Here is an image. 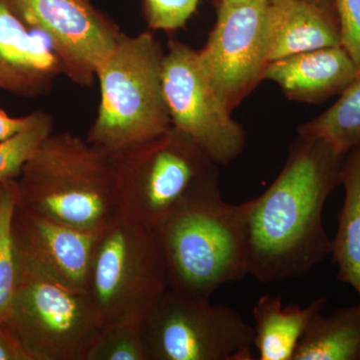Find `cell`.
I'll list each match as a JSON object with an SVG mask.
<instances>
[{"mask_svg":"<svg viewBox=\"0 0 360 360\" xmlns=\"http://www.w3.org/2000/svg\"><path fill=\"white\" fill-rule=\"evenodd\" d=\"M246 202H225L219 174L191 189L158 226L170 290L210 298L248 276Z\"/></svg>","mask_w":360,"mask_h":360,"instance_id":"2","label":"cell"},{"mask_svg":"<svg viewBox=\"0 0 360 360\" xmlns=\"http://www.w3.org/2000/svg\"><path fill=\"white\" fill-rule=\"evenodd\" d=\"M168 288L156 229L118 212L99 232L85 288L103 324L146 316Z\"/></svg>","mask_w":360,"mask_h":360,"instance_id":"6","label":"cell"},{"mask_svg":"<svg viewBox=\"0 0 360 360\" xmlns=\"http://www.w3.org/2000/svg\"><path fill=\"white\" fill-rule=\"evenodd\" d=\"M359 77V68L340 45L272 61L264 80L278 85L291 101L316 104L340 96Z\"/></svg>","mask_w":360,"mask_h":360,"instance_id":"14","label":"cell"},{"mask_svg":"<svg viewBox=\"0 0 360 360\" xmlns=\"http://www.w3.org/2000/svg\"><path fill=\"white\" fill-rule=\"evenodd\" d=\"M52 127L51 116L37 110L34 120L25 129L0 141V181L20 176L26 161L51 134Z\"/></svg>","mask_w":360,"mask_h":360,"instance_id":"22","label":"cell"},{"mask_svg":"<svg viewBox=\"0 0 360 360\" xmlns=\"http://www.w3.org/2000/svg\"><path fill=\"white\" fill-rule=\"evenodd\" d=\"M340 186L345 188V200L331 239V255L338 265V281L360 296V144L345 155Z\"/></svg>","mask_w":360,"mask_h":360,"instance_id":"17","label":"cell"},{"mask_svg":"<svg viewBox=\"0 0 360 360\" xmlns=\"http://www.w3.org/2000/svg\"><path fill=\"white\" fill-rule=\"evenodd\" d=\"M0 326L28 360H86L103 322L86 291L18 262L13 295Z\"/></svg>","mask_w":360,"mask_h":360,"instance_id":"5","label":"cell"},{"mask_svg":"<svg viewBox=\"0 0 360 360\" xmlns=\"http://www.w3.org/2000/svg\"><path fill=\"white\" fill-rule=\"evenodd\" d=\"M63 65L51 45L32 34L0 0V89L15 96L49 94Z\"/></svg>","mask_w":360,"mask_h":360,"instance_id":"13","label":"cell"},{"mask_svg":"<svg viewBox=\"0 0 360 360\" xmlns=\"http://www.w3.org/2000/svg\"><path fill=\"white\" fill-rule=\"evenodd\" d=\"M200 0H142V13L153 30L172 32L184 27Z\"/></svg>","mask_w":360,"mask_h":360,"instance_id":"23","label":"cell"},{"mask_svg":"<svg viewBox=\"0 0 360 360\" xmlns=\"http://www.w3.org/2000/svg\"><path fill=\"white\" fill-rule=\"evenodd\" d=\"M148 360H251L253 328L236 310L168 288L142 321Z\"/></svg>","mask_w":360,"mask_h":360,"instance_id":"8","label":"cell"},{"mask_svg":"<svg viewBox=\"0 0 360 360\" xmlns=\"http://www.w3.org/2000/svg\"><path fill=\"white\" fill-rule=\"evenodd\" d=\"M30 30L42 33L63 75L90 86L123 32L90 0H1Z\"/></svg>","mask_w":360,"mask_h":360,"instance_id":"11","label":"cell"},{"mask_svg":"<svg viewBox=\"0 0 360 360\" xmlns=\"http://www.w3.org/2000/svg\"><path fill=\"white\" fill-rule=\"evenodd\" d=\"M165 53L150 32L122 33L97 71L101 103L86 136L90 144L113 155L172 127L161 77Z\"/></svg>","mask_w":360,"mask_h":360,"instance_id":"4","label":"cell"},{"mask_svg":"<svg viewBox=\"0 0 360 360\" xmlns=\"http://www.w3.org/2000/svg\"><path fill=\"white\" fill-rule=\"evenodd\" d=\"M269 0L217 2V18L201 68L227 110L233 111L264 80L269 63Z\"/></svg>","mask_w":360,"mask_h":360,"instance_id":"10","label":"cell"},{"mask_svg":"<svg viewBox=\"0 0 360 360\" xmlns=\"http://www.w3.org/2000/svg\"><path fill=\"white\" fill-rule=\"evenodd\" d=\"M20 177L18 203L60 224L101 231L118 213L112 158L70 131L51 132Z\"/></svg>","mask_w":360,"mask_h":360,"instance_id":"3","label":"cell"},{"mask_svg":"<svg viewBox=\"0 0 360 360\" xmlns=\"http://www.w3.org/2000/svg\"><path fill=\"white\" fill-rule=\"evenodd\" d=\"M34 116L35 111L23 117L14 118L0 110V141H6L21 130L25 129L33 122Z\"/></svg>","mask_w":360,"mask_h":360,"instance_id":"25","label":"cell"},{"mask_svg":"<svg viewBox=\"0 0 360 360\" xmlns=\"http://www.w3.org/2000/svg\"><path fill=\"white\" fill-rule=\"evenodd\" d=\"M298 134L319 137L343 155L360 144V77L328 110L298 127Z\"/></svg>","mask_w":360,"mask_h":360,"instance_id":"19","label":"cell"},{"mask_svg":"<svg viewBox=\"0 0 360 360\" xmlns=\"http://www.w3.org/2000/svg\"><path fill=\"white\" fill-rule=\"evenodd\" d=\"M345 155L319 137L298 134L281 174L246 201L248 274L274 283L309 274L331 255L323 225L326 200L340 186Z\"/></svg>","mask_w":360,"mask_h":360,"instance_id":"1","label":"cell"},{"mask_svg":"<svg viewBox=\"0 0 360 360\" xmlns=\"http://www.w3.org/2000/svg\"><path fill=\"white\" fill-rule=\"evenodd\" d=\"M310 4H316V6L324 7V8L330 9L336 11L335 0H305Z\"/></svg>","mask_w":360,"mask_h":360,"instance_id":"27","label":"cell"},{"mask_svg":"<svg viewBox=\"0 0 360 360\" xmlns=\"http://www.w3.org/2000/svg\"><path fill=\"white\" fill-rule=\"evenodd\" d=\"M99 232L68 226L20 203L11 224L18 262L84 291Z\"/></svg>","mask_w":360,"mask_h":360,"instance_id":"12","label":"cell"},{"mask_svg":"<svg viewBox=\"0 0 360 360\" xmlns=\"http://www.w3.org/2000/svg\"><path fill=\"white\" fill-rule=\"evenodd\" d=\"M110 155L118 212L153 227L191 189L219 174V165L174 127L155 139Z\"/></svg>","mask_w":360,"mask_h":360,"instance_id":"7","label":"cell"},{"mask_svg":"<svg viewBox=\"0 0 360 360\" xmlns=\"http://www.w3.org/2000/svg\"><path fill=\"white\" fill-rule=\"evenodd\" d=\"M246 1V0H217V2H226V4H234V2Z\"/></svg>","mask_w":360,"mask_h":360,"instance_id":"28","label":"cell"},{"mask_svg":"<svg viewBox=\"0 0 360 360\" xmlns=\"http://www.w3.org/2000/svg\"><path fill=\"white\" fill-rule=\"evenodd\" d=\"M0 360H28L22 349L0 326Z\"/></svg>","mask_w":360,"mask_h":360,"instance_id":"26","label":"cell"},{"mask_svg":"<svg viewBox=\"0 0 360 360\" xmlns=\"http://www.w3.org/2000/svg\"><path fill=\"white\" fill-rule=\"evenodd\" d=\"M326 297H319L307 307H284L283 296L262 295L253 307V347L258 360H292L300 338L315 315L323 311Z\"/></svg>","mask_w":360,"mask_h":360,"instance_id":"16","label":"cell"},{"mask_svg":"<svg viewBox=\"0 0 360 360\" xmlns=\"http://www.w3.org/2000/svg\"><path fill=\"white\" fill-rule=\"evenodd\" d=\"M292 360H360V302L315 315Z\"/></svg>","mask_w":360,"mask_h":360,"instance_id":"18","label":"cell"},{"mask_svg":"<svg viewBox=\"0 0 360 360\" xmlns=\"http://www.w3.org/2000/svg\"><path fill=\"white\" fill-rule=\"evenodd\" d=\"M18 201V180L0 181V322L11 303L18 276V262L11 234Z\"/></svg>","mask_w":360,"mask_h":360,"instance_id":"21","label":"cell"},{"mask_svg":"<svg viewBox=\"0 0 360 360\" xmlns=\"http://www.w3.org/2000/svg\"><path fill=\"white\" fill-rule=\"evenodd\" d=\"M139 315L120 317L103 324L86 360H148Z\"/></svg>","mask_w":360,"mask_h":360,"instance_id":"20","label":"cell"},{"mask_svg":"<svg viewBox=\"0 0 360 360\" xmlns=\"http://www.w3.org/2000/svg\"><path fill=\"white\" fill-rule=\"evenodd\" d=\"M161 77L172 127L188 135L217 165L238 158L245 146V129L213 89L198 51L170 40Z\"/></svg>","mask_w":360,"mask_h":360,"instance_id":"9","label":"cell"},{"mask_svg":"<svg viewBox=\"0 0 360 360\" xmlns=\"http://www.w3.org/2000/svg\"><path fill=\"white\" fill-rule=\"evenodd\" d=\"M269 63L341 45L338 13L305 0H269Z\"/></svg>","mask_w":360,"mask_h":360,"instance_id":"15","label":"cell"},{"mask_svg":"<svg viewBox=\"0 0 360 360\" xmlns=\"http://www.w3.org/2000/svg\"><path fill=\"white\" fill-rule=\"evenodd\" d=\"M341 45L360 70V0H335Z\"/></svg>","mask_w":360,"mask_h":360,"instance_id":"24","label":"cell"}]
</instances>
